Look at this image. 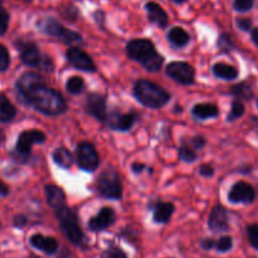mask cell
Listing matches in <instances>:
<instances>
[{
    "label": "cell",
    "instance_id": "6da1fadb",
    "mask_svg": "<svg viewBox=\"0 0 258 258\" xmlns=\"http://www.w3.org/2000/svg\"><path fill=\"white\" fill-rule=\"evenodd\" d=\"M20 101L47 116H59L67 111V103L58 91L45 85L35 72H25L15 83Z\"/></svg>",
    "mask_w": 258,
    "mask_h": 258
},
{
    "label": "cell",
    "instance_id": "7a4b0ae2",
    "mask_svg": "<svg viewBox=\"0 0 258 258\" xmlns=\"http://www.w3.org/2000/svg\"><path fill=\"white\" fill-rule=\"evenodd\" d=\"M126 54L130 59L139 62L149 72H159L164 64V57L156 50L150 39H133L126 44Z\"/></svg>",
    "mask_w": 258,
    "mask_h": 258
},
{
    "label": "cell",
    "instance_id": "3957f363",
    "mask_svg": "<svg viewBox=\"0 0 258 258\" xmlns=\"http://www.w3.org/2000/svg\"><path fill=\"white\" fill-rule=\"evenodd\" d=\"M134 96L141 105L153 110L164 107L170 101V93L148 80H139L134 86Z\"/></svg>",
    "mask_w": 258,
    "mask_h": 258
},
{
    "label": "cell",
    "instance_id": "277c9868",
    "mask_svg": "<svg viewBox=\"0 0 258 258\" xmlns=\"http://www.w3.org/2000/svg\"><path fill=\"white\" fill-rule=\"evenodd\" d=\"M55 212V217H57L58 222H59V227L64 236L72 242L73 244H81L83 241V232L80 227V222H78V217L73 209L67 207L66 204L62 208L57 209Z\"/></svg>",
    "mask_w": 258,
    "mask_h": 258
},
{
    "label": "cell",
    "instance_id": "5b68a950",
    "mask_svg": "<svg viewBox=\"0 0 258 258\" xmlns=\"http://www.w3.org/2000/svg\"><path fill=\"white\" fill-rule=\"evenodd\" d=\"M37 27L42 33L57 38L67 45L82 42V35L80 33L67 29L54 18H42L37 22Z\"/></svg>",
    "mask_w": 258,
    "mask_h": 258
},
{
    "label": "cell",
    "instance_id": "8992f818",
    "mask_svg": "<svg viewBox=\"0 0 258 258\" xmlns=\"http://www.w3.org/2000/svg\"><path fill=\"white\" fill-rule=\"evenodd\" d=\"M97 193L102 198L111 201H120L122 198V183L120 174L115 169H105L97 180Z\"/></svg>",
    "mask_w": 258,
    "mask_h": 258
},
{
    "label": "cell",
    "instance_id": "52a82bcc",
    "mask_svg": "<svg viewBox=\"0 0 258 258\" xmlns=\"http://www.w3.org/2000/svg\"><path fill=\"white\" fill-rule=\"evenodd\" d=\"M76 160L78 166L85 171H95L100 165V156L95 146L87 141H82L76 149Z\"/></svg>",
    "mask_w": 258,
    "mask_h": 258
},
{
    "label": "cell",
    "instance_id": "ba28073f",
    "mask_svg": "<svg viewBox=\"0 0 258 258\" xmlns=\"http://www.w3.org/2000/svg\"><path fill=\"white\" fill-rule=\"evenodd\" d=\"M45 141V134L39 130H27L23 131L19 135L15 145V151H17L18 158L25 161V159L29 158L32 153L33 145L37 144H43Z\"/></svg>",
    "mask_w": 258,
    "mask_h": 258
},
{
    "label": "cell",
    "instance_id": "9c48e42d",
    "mask_svg": "<svg viewBox=\"0 0 258 258\" xmlns=\"http://www.w3.org/2000/svg\"><path fill=\"white\" fill-rule=\"evenodd\" d=\"M165 73L169 78L183 86H189L194 83L196 71L193 66L186 62H171L166 66Z\"/></svg>",
    "mask_w": 258,
    "mask_h": 258
},
{
    "label": "cell",
    "instance_id": "30bf717a",
    "mask_svg": "<svg viewBox=\"0 0 258 258\" xmlns=\"http://www.w3.org/2000/svg\"><path fill=\"white\" fill-rule=\"evenodd\" d=\"M66 57H67L68 63L76 70L83 71V72H96V64L93 59L81 48H68Z\"/></svg>",
    "mask_w": 258,
    "mask_h": 258
},
{
    "label": "cell",
    "instance_id": "8fae6325",
    "mask_svg": "<svg viewBox=\"0 0 258 258\" xmlns=\"http://www.w3.org/2000/svg\"><path fill=\"white\" fill-rule=\"evenodd\" d=\"M256 198V191L251 184L246 181H238L232 186L228 193V201L234 204H249Z\"/></svg>",
    "mask_w": 258,
    "mask_h": 258
},
{
    "label": "cell",
    "instance_id": "7c38bea8",
    "mask_svg": "<svg viewBox=\"0 0 258 258\" xmlns=\"http://www.w3.org/2000/svg\"><path fill=\"white\" fill-rule=\"evenodd\" d=\"M138 120V113L136 112H127L121 113L118 111H113L110 115H107L105 122L110 126L112 130L116 131H128L133 128Z\"/></svg>",
    "mask_w": 258,
    "mask_h": 258
},
{
    "label": "cell",
    "instance_id": "4fadbf2b",
    "mask_svg": "<svg viewBox=\"0 0 258 258\" xmlns=\"http://www.w3.org/2000/svg\"><path fill=\"white\" fill-rule=\"evenodd\" d=\"M86 111L96 120L105 122L107 117V110H106V98L100 93H90L86 97Z\"/></svg>",
    "mask_w": 258,
    "mask_h": 258
},
{
    "label": "cell",
    "instance_id": "5bb4252c",
    "mask_svg": "<svg viewBox=\"0 0 258 258\" xmlns=\"http://www.w3.org/2000/svg\"><path fill=\"white\" fill-rule=\"evenodd\" d=\"M116 221V213L110 207H103L95 217L88 222V228L92 232H102L112 226Z\"/></svg>",
    "mask_w": 258,
    "mask_h": 258
},
{
    "label": "cell",
    "instance_id": "9a60e30c",
    "mask_svg": "<svg viewBox=\"0 0 258 258\" xmlns=\"http://www.w3.org/2000/svg\"><path fill=\"white\" fill-rule=\"evenodd\" d=\"M18 49L20 52V59L25 66L38 67L42 64V54L38 49L37 44L33 42H19Z\"/></svg>",
    "mask_w": 258,
    "mask_h": 258
},
{
    "label": "cell",
    "instance_id": "2e32d148",
    "mask_svg": "<svg viewBox=\"0 0 258 258\" xmlns=\"http://www.w3.org/2000/svg\"><path fill=\"white\" fill-rule=\"evenodd\" d=\"M208 227L214 233L227 232L229 229V218L223 206H216L212 209L208 219Z\"/></svg>",
    "mask_w": 258,
    "mask_h": 258
},
{
    "label": "cell",
    "instance_id": "e0dca14e",
    "mask_svg": "<svg viewBox=\"0 0 258 258\" xmlns=\"http://www.w3.org/2000/svg\"><path fill=\"white\" fill-rule=\"evenodd\" d=\"M145 9L146 13H148L149 22L158 25L161 29L168 27L169 17L168 14H166L165 10H164L160 5L156 4L155 2H148L145 5Z\"/></svg>",
    "mask_w": 258,
    "mask_h": 258
},
{
    "label": "cell",
    "instance_id": "ac0fdd59",
    "mask_svg": "<svg viewBox=\"0 0 258 258\" xmlns=\"http://www.w3.org/2000/svg\"><path fill=\"white\" fill-rule=\"evenodd\" d=\"M29 242L32 247L44 252L45 254H54L58 249V242L53 237H45L39 233L33 234L29 238Z\"/></svg>",
    "mask_w": 258,
    "mask_h": 258
},
{
    "label": "cell",
    "instance_id": "d6986e66",
    "mask_svg": "<svg viewBox=\"0 0 258 258\" xmlns=\"http://www.w3.org/2000/svg\"><path fill=\"white\" fill-rule=\"evenodd\" d=\"M44 191L47 203L49 204L50 208L57 211V209L66 206V194L60 186L54 185V184H48V185H45Z\"/></svg>",
    "mask_w": 258,
    "mask_h": 258
},
{
    "label": "cell",
    "instance_id": "ffe728a7",
    "mask_svg": "<svg viewBox=\"0 0 258 258\" xmlns=\"http://www.w3.org/2000/svg\"><path fill=\"white\" fill-rule=\"evenodd\" d=\"M191 115L197 120L206 121L217 117L219 115V108L214 103H197L191 108Z\"/></svg>",
    "mask_w": 258,
    "mask_h": 258
},
{
    "label": "cell",
    "instance_id": "44dd1931",
    "mask_svg": "<svg viewBox=\"0 0 258 258\" xmlns=\"http://www.w3.org/2000/svg\"><path fill=\"white\" fill-rule=\"evenodd\" d=\"M175 207L173 203H168V202H159L154 207V222L159 224H165L170 221L171 216H173Z\"/></svg>",
    "mask_w": 258,
    "mask_h": 258
},
{
    "label": "cell",
    "instance_id": "7402d4cb",
    "mask_svg": "<svg viewBox=\"0 0 258 258\" xmlns=\"http://www.w3.org/2000/svg\"><path fill=\"white\" fill-rule=\"evenodd\" d=\"M168 40L176 48H183L190 42L188 32L181 27H173L168 33Z\"/></svg>",
    "mask_w": 258,
    "mask_h": 258
},
{
    "label": "cell",
    "instance_id": "603a6c76",
    "mask_svg": "<svg viewBox=\"0 0 258 258\" xmlns=\"http://www.w3.org/2000/svg\"><path fill=\"white\" fill-rule=\"evenodd\" d=\"M213 75L217 78H221V80L232 81L238 77V70L231 64L219 62L213 66Z\"/></svg>",
    "mask_w": 258,
    "mask_h": 258
},
{
    "label": "cell",
    "instance_id": "cb8c5ba5",
    "mask_svg": "<svg viewBox=\"0 0 258 258\" xmlns=\"http://www.w3.org/2000/svg\"><path fill=\"white\" fill-rule=\"evenodd\" d=\"M17 115V108L5 96L0 95V121L9 122Z\"/></svg>",
    "mask_w": 258,
    "mask_h": 258
},
{
    "label": "cell",
    "instance_id": "d4e9b609",
    "mask_svg": "<svg viewBox=\"0 0 258 258\" xmlns=\"http://www.w3.org/2000/svg\"><path fill=\"white\" fill-rule=\"evenodd\" d=\"M53 160L57 165H59L60 168L68 169L72 166L73 164V155L71 151H68V149L66 148H57L53 153Z\"/></svg>",
    "mask_w": 258,
    "mask_h": 258
},
{
    "label": "cell",
    "instance_id": "484cf974",
    "mask_svg": "<svg viewBox=\"0 0 258 258\" xmlns=\"http://www.w3.org/2000/svg\"><path fill=\"white\" fill-rule=\"evenodd\" d=\"M232 95L236 96L237 98H242V100H251L253 97V90H252L251 86L246 82L238 83V85H234L231 88Z\"/></svg>",
    "mask_w": 258,
    "mask_h": 258
},
{
    "label": "cell",
    "instance_id": "4316f807",
    "mask_svg": "<svg viewBox=\"0 0 258 258\" xmlns=\"http://www.w3.org/2000/svg\"><path fill=\"white\" fill-rule=\"evenodd\" d=\"M85 88V81L80 76H72L71 78H68L67 83H66V90L71 95H78L81 93Z\"/></svg>",
    "mask_w": 258,
    "mask_h": 258
},
{
    "label": "cell",
    "instance_id": "83f0119b",
    "mask_svg": "<svg viewBox=\"0 0 258 258\" xmlns=\"http://www.w3.org/2000/svg\"><path fill=\"white\" fill-rule=\"evenodd\" d=\"M178 156L181 161H184V163H194V161L198 159V156H197V151L193 150L190 146H188L184 143H181L180 148H179Z\"/></svg>",
    "mask_w": 258,
    "mask_h": 258
},
{
    "label": "cell",
    "instance_id": "f1b7e54d",
    "mask_svg": "<svg viewBox=\"0 0 258 258\" xmlns=\"http://www.w3.org/2000/svg\"><path fill=\"white\" fill-rule=\"evenodd\" d=\"M244 113V105L241 102V101L236 100L232 102V108H231V112H229L228 117L227 120L228 121H236L238 120L239 117H242Z\"/></svg>",
    "mask_w": 258,
    "mask_h": 258
},
{
    "label": "cell",
    "instance_id": "f546056e",
    "mask_svg": "<svg viewBox=\"0 0 258 258\" xmlns=\"http://www.w3.org/2000/svg\"><path fill=\"white\" fill-rule=\"evenodd\" d=\"M233 246V239L229 236H223L216 242V248L218 252H228Z\"/></svg>",
    "mask_w": 258,
    "mask_h": 258
},
{
    "label": "cell",
    "instance_id": "4dcf8cb0",
    "mask_svg": "<svg viewBox=\"0 0 258 258\" xmlns=\"http://www.w3.org/2000/svg\"><path fill=\"white\" fill-rule=\"evenodd\" d=\"M184 144H186L188 146H190L193 150H202L204 146L207 145V140L203 138V136H193V138L189 139L188 141L183 140Z\"/></svg>",
    "mask_w": 258,
    "mask_h": 258
},
{
    "label": "cell",
    "instance_id": "1f68e13d",
    "mask_svg": "<svg viewBox=\"0 0 258 258\" xmlns=\"http://www.w3.org/2000/svg\"><path fill=\"white\" fill-rule=\"evenodd\" d=\"M254 5V0H234L233 8L236 12L246 13L251 10Z\"/></svg>",
    "mask_w": 258,
    "mask_h": 258
},
{
    "label": "cell",
    "instance_id": "d6a6232c",
    "mask_svg": "<svg viewBox=\"0 0 258 258\" xmlns=\"http://www.w3.org/2000/svg\"><path fill=\"white\" fill-rule=\"evenodd\" d=\"M10 66V55L7 48L3 44H0V71L4 72L9 68Z\"/></svg>",
    "mask_w": 258,
    "mask_h": 258
},
{
    "label": "cell",
    "instance_id": "836d02e7",
    "mask_svg": "<svg viewBox=\"0 0 258 258\" xmlns=\"http://www.w3.org/2000/svg\"><path fill=\"white\" fill-rule=\"evenodd\" d=\"M8 25H9V14L0 4V35H4L7 33Z\"/></svg>",
    "mask_w": 258,
    "mask_h": 258
},
{
    "label": "cell",
    "instance_id": "e575fe53",
    "mask_svg": "<svg viewBox=\"0 0 258 258\" xmlns=\"http://www.w3.org/2000/svg\"><path fill=\"white\" fill-rule=\"evenodd\" d=\"M218 47L222 52H229L233 49V43H232L231 37L227 34H222L218 39Z\"/></svg>",
    "mask_w": 258,
    "mask_h": 258
},
{
    "label": "cell",
    "instance_id": "d590c367",
    "mask_svg": "<svg viewBox=\"0 0 258 258\" xmlns=\"http://www.w3.org/2000/svg\"><path fill=\"white\" fill-rule=\"evenodd\" d=\"M247 234H248L249 243L252 247L258 249V224H252L247 228Z\"/></svg>",
    "mask_w": 258,
    "mask_h": 258
},
{
    "label": "cell",
    "instance_id": "8d00e7d4",
    "mask_svg": "<svg viewBox=\"0 0 258 258\" xmlns=\"http://www.w3.org/2000/svg\"><path fill=\"white\" fill-rule=\"evenodd\" d=\"M103 258H127L126 257L125 252L122 249L117 248V247H112V248H108L107 251H105L103 253Z\"/></svg>",
    "mask_w": 258,
    "mask_h": 258
},
{
    "label": "cell",
    "instance_id": "74e56055",
    "mask_svg": "<svg viewBox=\"0 0 258 258\" xmlns=\"http://www.w3.org/2000/svg\"><path fill=\"white\" fill-rule=\"evenodd\" d=\"M236 23L237 27L241 30H244V32H248V30L252 29V20L248 19V18H238Z\"/></svg>",
    "mask_w": 258,
    "mask_h": 258
},
{
    "label": "cell",
    "instance_id": "f35d334b",
    "mask_svg": "<svg viewBox=\"0 0 258 258\" xmlns=\"http://www.w3.org/2000/svg\"><path fill=\"white\" fill-rule=\"evenodd\" d=\"M199 174L204 176V178H211V176L214 175V169L211 165H208V164H204V165L199 168Z\"/></svg>",
    "mask_w": 258,
    "mask_h": 258
},
{
    "label": "cell",
    "instance_id": "ab89813d",
    "mask_svg": "<svg viewBox=\"0 0 258 258\" xmlns=\"http://www.w3.org/2000/svg\"><path fill=\"white\" fill-rule=\"evenodd\" d=\"M27 222V217L23 216V214H19V216H17L14 218V227H17V228H23V227H25Z\"/></svg>",
    "mask_w": 258,
    "mask_h": 258
},
{
    "label": "cell",
    "instance_id": "60d3db41",
    "mask_svg": "<svg viewBox=\"0 0 258 258\" xmlns=\"http://www.w3.org/2000/svg\"><path fill=\"white\" fill-rule=\"evenodd\" d=\"M201 246H202V248H204V249H212L216 247V241L212 238H206L201 242Z\"/></svg>",
    "mask_w": 258,
    "mask_h": 258
},
{
    "label": "cell",
    "instance_id": "b9f144b4",
    "mask_svg": "<svg viewBox=\"0 0 258 258\" xmlns=\"http://www.w3.org/2000/svg\"><path fill=\"white\" fill-rule=\"evenodd\" d=\"M95 20L101 25V27H103V23H105V13H103L102 10L95 12Z\"/></svg>",
    "mask_w": 258,
    "mask_h": 258
},
{
    "label": "cell",
    "instance_id": "7bdbcfd3",
    "mask_svg": "<svg viewBox=\"0 0 258 258\" xmlns=\"http://www.w3.org/2000/svg\"><path fill=\"white\" fill-rule=\"evenodd\" d=\"M131 169H133L134 173L139 174V173H143V171L145 170L146 165L145 164H141V163H134L133 165H131Z\"/></svg>",
    "mask_w": 258,
    "mask_h": 258
},
{
    "label": "cell",
    "instance_id": "ee69618b",
    "mask_svg": "<svg viewBox=\"0 0 258 258\" xmlns=\"http://www.w3.org/2000/svg\"><path fill=\"white\" fill-rule=\"evenodd\" d=\"M8 194H9V189H8V186L0 180V197H7Z\"/></svg>",
    "mask_w": 258,
    "mask_h": 258
},
{
    "label": "cell",
    "instance_id": "f6af8a7d",
    "mask_svg": "<svg viewBox=\"0 0 258 258\" xmlns=\"http://www.w3.org/2000/svg\"><path fill=\"white\" fill-rule=\"evenodd\" d=\"M251 35H252V40H253V43L258 47V28H252Z\"/></svg>",
    "mask_w": 258,
    "mask_h": 258
},
{
    "label": "cell",
    "instance_id": "bcb514c9",
    "mask_svg": "<svg viewBox=\"0 0 258 258\" xmlns=\"http://www.w3.org/2000/svg\"><path fill=\"white\" fill-rule=\"evenodd\" d=\"M171 2H174L175 4H183V3H185L186 0H171Z\"/></svg>",
    "mask_w": 258,
    "mask_h": 258
},
{
    "label": "cell",
    "instance_id": "7dc6e473",
    "mask_svg": "<svg viewBox=\"0 0 258 258\" xmlns=\"http://www.w3.org/2000/svg\"><path fill=\"white\" fill-rule=\"evenodd\" d=\"M29 258H39V257H35V256H32V257H29Z\"/></svg>",
    "mask_w": 258,
    "mask_h": 258
},
{
    "label": "cell",
    "instance_id": "c3c4849f",
    "mask_svg": "<svg viewBox=\"0 0 258 258\" xmlns=\"http://www.w3.org/2000/svg\"><path fill=\"white\" fill-rule=\"evenodd\" d=\"M257 107H258V100H257Z\"/></svg>",
    "mask_w": 258,
    "mask_h": 258
},
{
    "label": "cell",
    "instance_id": "681fc988",
    "mask_svg": "<svg viewBox=\"0 0 258 258\" xmlns=\"http://www.w3.org/2000/svg\"><path fill=\"white\" fill-rule=\"evenodd\" d=\"M0 226H2V223H0Z\"/></svg>",
    "mask_w": 258,
    "mask_h": 258
}]
</instances>
